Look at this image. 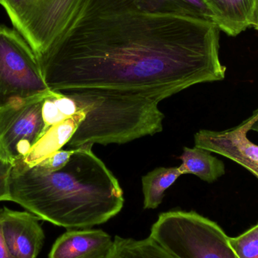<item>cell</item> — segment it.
<instances>
[{"mask_svg":"<svg viewBox=\"0 0 258 258\" xmlns=\"http://www.w3.org/2000/svg\"><path fill=\"white\" fill-rule=\"evenodd\" d=\"M2 208H0V216H1ZM0 258H15L11 254L5 242L1 230V221H0Z\"/></svg>","mask_w":258,"mask_h":258,"instance_id":"20","label":"cell"},{"mask_svg":"<svg viewBox=\"0 0 258 258\" xmlns=\"http://www.w3.org/2000/svg\"><path fill=\"white\" fill-rule=\"evenodd\" d=\"M220 31L204 20L144 12L134 0H85L38 58L52 92L158 107L225 78Z\"/></svg>","mask_w":258,"mask_h":258,"instance_id":"1","label":"cell"},{"mask_svg":"<svg viewBox=\"0 0 258 258\" xmlns=\"http://www.w3.org/2000/svg\"><path fill=\"white\" fill-rule=\"evenodd\" d=\"M51 92L28 42L15 29L0 24V108Z\"/></svg>","mask_w":258,"mask_h":258,"instance_id":"4","label":"cell"},{"mask_svg":"<svg viewBox=\"0 0 258 258\" xmlns=\"http://www.w3.org/2000/svg\"><path fill=\"white\" fill-rule=\"evenodd\" d=\"M13 165L0 158V202L10 201V180Z\"/></svg>","mask_w":258,"mask_h":258,"instance_id":"19","label":"cell"},{"mask_svg":"<svg viewBox=\"0 0 258 258\" xmlns=\"http://www.w3.org/2000/svg\"><path fill=\"white\" fill-rule=\"evenodd\" d=\"M251 130L255 131V132H258V120L253 125V126L251 127Z\"/></svg>","mask_w":258,"mask_h":258,"instance_id":"22","label":"cell"},{"mask_svg":"<svg viewBox=\"0 0 258 258\" xmlns=\"http://www.w3.org/2000/svg\"><path fill=\"white\" fill-rule=\"evenodd\" d=\"M74 151V149L70 150H58L34 167L44 172H54L58 171L68 164Z\"/></svg>","mask_w":258,"mask_h":258,"instance_id":"18","label":"cell"},{"mask_svg":"<svg viewBox=\"0 0 258 258\" xmlns=\"http://www.w3.org/2000/svg\"><path fill=\"white\" fill-rule=\"evenodd\" d=\"M104 258H174L149 236L137 240L116 236Z\"/></svg>","mask_w":258,"mask_h":258,"instance_id":"15","label":"cell"},{"mask_svg":"<svg viewBox=\"0 0 258 258\" xmlns=\"http://www.w3.org/2000/svg\"><path fill=\"white\" fill-rule=\"evenodd\" d=\"M141 10L158 15H174L204 20L216 24L215 18L203 0H134ZM217 25V24H216Z\"/></svg>","mask_w":258,"mask_h":258,"instance_id":"12","label":"cell"},{"mask_svg":"<svg viewBox=\"0 0 258 258\" xmlns=\"http://www.w3.org/2000/svg\"><path fill=\"white\" fill-rule=\"evenodd\" d=\"M92 146L74 149L68 164L54 172L13 166L10 202L40 221L68 230L107 222L123 208V191L113 173L94 154Z\"/></svg>","mask_w":258,"mask_h":258,"instance_id":"2","label":"cell"},{"mask_svg":"<svg viewBox=\"0 0 258 258\" xmlns=\"http://www.w3.org/2000/svg\"><path fill=\"white\" fill-rule=\"evenodd\" d=\"M1 230L5 242L15 258H37L45 234L40 220L29 212L2 208Z\"/></svg>","mask_w":258,"mask_h":258,"instance_id":"8","label":"cell"},{"mask_svg":"<svg viewBox=\"0 0 258 258\" xmlns=\"http://www.w3.org/2000/svg\"><path fill=\"white\" fill-rule=\"evenodd\" d=\"M180 159L182 164L178 168L182 174H195L204 181L213 183L225 174L224 162L204 149L184 147Z\"/></svg>","mask_w":258,"mask_h":258,"instance_id":"13","label":"cell"},{"mask_svg":"<svg viewBox=\"0 0 258 258\" xmlns=\"http://www.w3.org/2000/svg\"><path fill=\"white\" fill-rule=\"evenodd\" d=\"M258 120V110L249 119L230 130H201L194 137L195 146L221 155L251 173L258 169V146L251 142L248 133Z\"/></svg>","mask_w":258,"mask_h":258,"instance_id":"7","label":"cell"},{"mask_svg":"<svg viewBox=\"0 0 258 258\" xmlns=\"http://www.w3.org/2000/svg\"><path fill=\"white\" fill-rule=\"evenodd\" d=\"M113 242L101 230H69L54 242L48 258H104Z\"/></svg>","mask_w":258,"mask_h":258,"instance_id":"9","label":"cell"},{"mask_svg":"<svg viewBox=\"0 0 258 258\" xmlns=\"http://www.w3.org/2000/svg\"><path fill=\"white\" fill-rule=\"evenodd\" d=\"M150 237L174 258H236L224 230L195 212L161 214Z\"/></svg>","mask_w":258,"mask_h":258,"instance_id":"3","label":"cell"},{"mask_svg":"<svg viewBox=\"0 0 258 258\" xmlns=\"http://www.w3.org/2000/svg\"><path fill=\"white\" fill-rule=\"evenodd\" d=\"M253 174H254L255 177H257V178L258 179V169L256 170V171L253 173Z\"/></svg>","mask_w":258,"mask_h":258,"instance_id":"23","label":"cell"},{"mask_svg":"<svg viewBox=\"0 0 258 258\" xmlns=\"http://www.w3.org/2000/svg\"><path fill=\"white\" fill-rule=\"evenodd\" d=\"M255 30H258V0H256L254 7V16H253L252 26Z\"/></svg>","mask_w":258,"mask_h":258,"instance_id":"21","label":"cell"},{"mask_svg":"<svg viewBox=\"0 0 258 258\" xmlns=\"http://www.w3.org/2000/svg\"><path fill=\"white\" fill-rule=\"evenodd\" d=\"M182 175L178 167L157 168L142 177L144 209H155L162 203L165 190Z\"/></svg>","mask_w":258,"mask_h":258,"instance_id":"14","label":"cell"},{"mask_svg":"<svg viewBox=\"0 0 258 258\" xmlns=\"http://www.w3.org/2000/svg\"><path fill=\"white\" fill-rule=\"evenodd\" d=\"M213 14L217 26L236 36L252 26L256 0H203Z\"/></svg>","mask_w":258,"mask_h":258,"instance_id":"11","label":"cell"},{"mask_svg":"<svg viewBox=\"0 0 258 258\" xmlns=\"http://www.w3.org/2000/svg\"><path fill=\"white\" fill-rule=\"evenodd\" d=\"M82 110H82L78 101L74 98L59 92H53L51 95L45 98L42 104L44 122L42 135L53 125L73 117Z\"/></svg>","mask_w":258,"mask_h":258,"instance_id":"16","label":"cell"},{"mask_svg":"<svg viewBox=\"0 0 258 258\" xmlns=\"http://www.w3.org/2000/svg\"><path fill=\"white\" fill-rule=\"evenodd\" d=\"M85 0H37L15 28L40 57L60 34Z\"/></svg>","mask_w":258,"mask_h":258,"instance_id":"6","label":"cell"},{"mask_svg":"<svg viewBox=\"0 0 258 258\" xmlns=\"http://www.w3.org/2000/svg\"><path fill=\"white\" fill-rule=\"evenodd\" d=\"M85 117L86 111L82 110L73 117L53 125L35 143L27 156L15 165L32 168L40 163L53 153L61 150L62 147L68 144L72 138L80 124L84 120Z\"/></svg>","mask_w":258,"mask_h":258,"instance_id":"10","label":"cell"},{"mask_svg":"<svg viewBox=\"0 0 258 258\" xmlns=\"http://www.w3.org/2000/svg\"><path fill=\"white\" fill-rule=\"evenodd\" d=\"M50 95L18 100L0 108L1 159L14 166L27 156L42 136V104Z\"/></svg>","mask_w":258,"mask_h":258,"instance_id":"5","label":"cell"},{"mask_svg":"<svg viewBox=\"0 0 258 258\" xmlns=\"http://www.w3.org/2000/svg\"><path fill=\"white\" fill-rule=\"evenodd\" d=\"M236 258H258V223L242 234L230 237Z\"/></svg>","mask_w":258,"mask_h":258,"instance_id":"17","label":"cell"}]
</instances>
